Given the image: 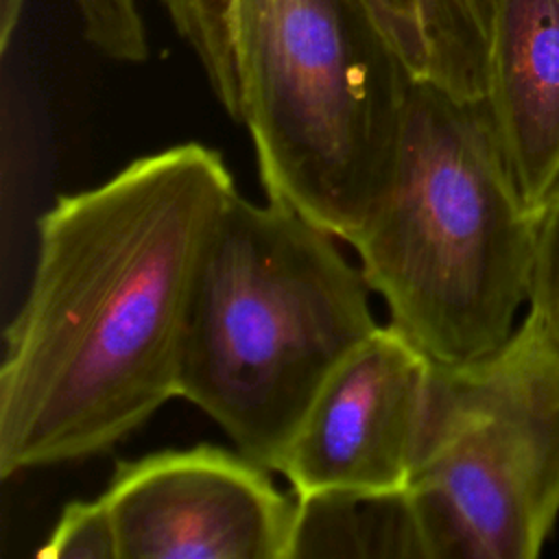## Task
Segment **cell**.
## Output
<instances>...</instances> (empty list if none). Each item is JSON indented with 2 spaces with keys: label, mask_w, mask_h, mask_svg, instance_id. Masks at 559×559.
I'll return each instance as SVG.
<instances>
[{
  "label": "cell",
  "mask_w": 559,
  "mask_h": 559,
  "mask_svg": "<svg viewBox=\"0 0 559 559\" xmlns=\"http://www.w3.org/2000/svg\"><path fill=\"white\" fill-rule=\"evenodd\" d=\"M24 0H0V52L7 55L22 17Z\"/></svg>",
  "instance_id": "16"
},
{
  "label": "cell",
  "mask_w": 559,
  "mask_h": 559,
  "mask_svg": "<svg viewBox=\"0 0 559 559\" xmlns=\"http://www.w3.org/2000/svg\"><path fill=\"white\" fill-rule=\"evenodd\" d=\"M485 105L513 181L537 214L559 181V0H496Z\"/></svg>",
  "instance_id": "8"
},
{
  "label": "cell",
  "mask_w": 559,
  "mask_h": 559,
  "mask_svg": "<svg viewBox=\"0 0 559 559\" xmlns=\"http://www.w3.org/2000/svg\"><path fill=\"white\" fill-rule=\"evenodd\" d=\"M362 4L413 81H426L428 50L417 0H362Z\"/></svg>",
  "instance_id": "15"
},
{
  "label": "cell",
  "mask_w": 559,
  "mask_h": 559,
  "mask_svg": "<svg viewBox=\"0 0 559 559\" xmlns=\"http://www.w3.org/2000/svg\"><path fill=\"white\" fill-rule=\"evenodd\" d=\"M236 192L216 148L183 142L39 216L4 330L2 478L107 452L179 397L197 273Z\"/></svg>",
  "instance_id": "1"
},
{
  "label": "cell",
  "mask_w": 559,
  "mask_h": 559,
  "mask_svg": "<svg viewBox=\"0 0 559 559\" xmlns=\"http://www.w3.org/2000/svg\"><path fill=\"white\" fill-rule=\"evenodd\" d=\"M430 373L419 347L393 325H378L328 376L275 472L295 496L406 491Z\"/></svg>",
  "instance_id": "7"
},
{
  "label": "cell",
  "mask_w": 559,
  "mask_h": 559,
  "mask_svg": "<svg viewBox=\"0 0 559 559\" xmlns=\"http://www.w3.org/2000/svg\"><path fill=\"white\" fill-rule=\"evenodd\" d=\"M424 559L406 491L295 496L288 559Z\"/></svg>",
  "instance_id": "9"
},
{
  "label": "cell",
  "mask_w": 559,
  "mask_h": 559,
  "mask_svg": "<svg viewBox=\"0 0 559 559\" xmlns=\"http://www.w3.org/2000/svg\"><path fill=\"white\" fill-rule=\"evenodd\" d=\"M240 450L201 443L120 461L103 493L120 559H288L295 493Z\"/></svg>",
  "instance_id": "6"
},
{
  "label": "cell",
  "mask_w": 559,
  "mask_h": 559,
  "mask_svg": "<svg viewBox=\"0 0 559 559\" xmlns=\"http://www.w3.org/2000/svg\"><path fill=\"white\" fill-rule=\"evenodd\" d=\"M83 37L100 55L142 63L148 59L146 26L138 0H72Z\"/></svg>",
  "instance_id": "14"
},
{
  "label": "cell",
  "mask_w": 559,
  "mask_h": 559,
  "mask_svg": "<svg viewBox=\"0 0 559 559\" xmlns=\"http://www.w3.org/2000/svg\"><path fill=\"white\" fill-rule=\"evenodd\" d=\"M37 555L46 559H120L105 498L68 502Z\"/></svg>",
  "instance_id": "13"
},
{
  "label": "cell",
  "mask_w": 559,
  "mask_h": 559,
  "mask_svg": "<svg viewBox=\"0 0 559 559\" xmlns=\"http://www.w3.org/2000/svg\"><path fill=\"white\" fill-rule=\"evenodd\" d=\"M513 334L559 380V181L537 210L526 314Z\"/></svg>",
  "instance_id": "11"
},
{
  "label": "cell",
  "mask_w": 559,
  "mask_h": 559,
  "mask_svg": "<svg viewBox=\"0 0 559 559\" xmlns=\"http://www.w3.org/2000/svg\"><path fill=\"white\" fill-rule=\"evenodd\" d=\"M336 240L236 192L197 273L179 397L271 472L328 376L378 328L373 290Z\"/></svg>",
  "instance_id": "3"
},
{
  "label": "cell",
  "mask_w": 559,
  "mask_h": 559,
  "mask_svg": "<svg viewBox=\"0 0 559 559\" xmlns=\"http://www.w3.org/2000/svg\"><path fill=\"white\" fill-rule=\"evenodd\" d=\"M428 50L426 83L461 98L485 100L496 0H417Z\"/></svg>",
  "instance_id": "10"
},
{
  "label": "cell",
  "mask_w": 559,
  "mask_h": 559,
  "mask_svg": "<svg viewBox=\"0 0 559 559\" xmlns=\"http://www.w3.org/2000/svg\"><path fill=\"white\" fill-rule=\"evenodd\" d=\"M424 559H533L559 515V380L513 334L432 362L406 489Z\"/></svg>",
  "instance_id": "5"
},
{
  "label": "cell",
  "mask_w": 559,
  "mask_h": 559,
  "mask_svg": "<svg viewBox=\"0 0 559 559\" xmlns=\"http://www.w3.org/2000/svg\"><path fill=\"white\" fill-rule=\"evenodd\" d=\"M535 221L485 100L413 81L391 175L352 240L389 325L437 365L498 352L526 304Z\"/></svg>",
  "instance_id": "2"
},
{
  "label": "cell",
  "mask_w": 559,
  "mask_h": 559,
  "mask_svg": "<svg viewBox=\"0 0 559 559\" xmlns=\"http://www.w3.org/2000/svg\"><path fill=\"white\" fill-rule=\"evenodd\" d=\"M266 199L352 245L395 159L413 76L362 0H231Z\"/></svg>",
  "instance_id": "4"
},
{
  "label": "cell",
  "mask_w": 559,
  "mask_h": 559,
  "mask_svg": "<svg viewBox=\"0 0 559 559\" xmlns=\"http://www.w3.org/2000/svg\"><path fill=\"white\" fill-rule=\"evenodd\" d=\"M173 28L197 57L203 76L234 122H240V76L234 48L231 0H159Z\"/></svg>",
  "instance_id": "12"
}]
</instances>
